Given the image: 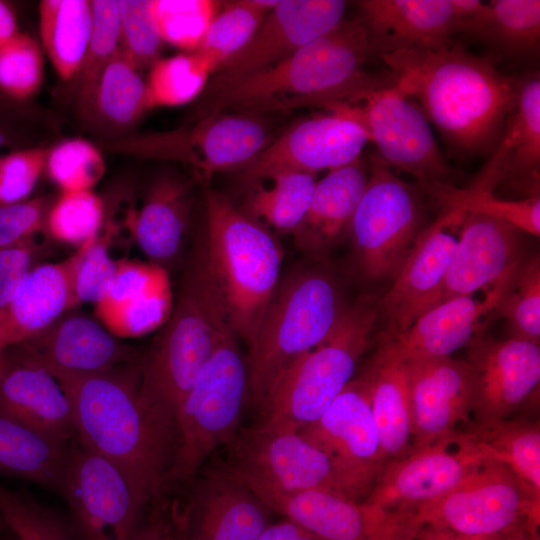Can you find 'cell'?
Here are the masks:
<instances>
[{
  "instance_id": "1",
  "label": "cell",
  "mask_w": 540,
  "mask_h": 540,
  "mask_svg": "<svg viewBox=\"0 0 540 540\" xmlns=\"http://www.w3.org/2000/svg\"><path fill=\"white\" fill-rule=\"evenodd\" d=\"M54 377L70 402L76 439L119 467L147 506L156 502L170 483L178 429L142 396L140 362Z\"/></svg>"
},
{
  "instance_id": "2",
  "label": "cell",
  "mask_w": 540,
  "mask_h": 540,
  "mask_svg": "<svg viewBox=\"0 0 540 540\" xmlns=\"http://www.w3.org/2000/svg\"><path fill=\"white\" fill-rule=\"evenodd\" d=\"M393 86L416 100L429 122L463 153L491 150L515 108L518 86L462 46L405 49L380 56Z\"/></svg>"
},
{
  "instance_id": "3",
  "label": "cell",
  "mask_w": 540,
  "mask_h": 540,
  "mask_svg": "<svg viewBox=\"0 0 540 540\" xmlns=\"http://www.w3.org/2000/svg\"><path fill=\"white\" fill-rule=\"evenodd\" d=\"M372 55L361 20L343 19L280 63L202 96L193 120L219 112L262 117L299 108L330 110L355 102L392 84L366 70Z\"/></svg>"
},
{
  "instance_id": "4",
  "label": "cell",
  "mask_w": 540,
  "mask_h": 540,
  "mask_svg": "<svg viewBox=\"0 0 540 540\" xmlns=\"http://www.w3.org/2000/svg\"><path fill=\"white\" fill-rule=\"evenodd\" d=\"M230 330L203 238L195 244L168 319L141 358L140 391L145 400L177 425L185 397Z\"/></svg>"
},
{
  "instance_id": "5",
  "label": "cell",
  "mask_w": 540,
  "mask_h": 540,
  "mask_svg": "<svg viewBox=\"0 0 540 540\" xmlns=\"http://www.w3.org/2000/svg\"><path fill=\"white\" fill-rule=\"evenodd\" d=\"M205 245L228 323L249 346L279 285L283 251L271 232L221 193L205 191Z\"/></svg>"
},
{
  "instance_id": "6",
  "label": "cell",
  "mask_w": 540,
  "mask_h": 540,
  "mask_svg": "<svg viewBox=\"0 0 540 540\" xmlns=\"http://www.w3.org/2000/svg\"><path fill=\"white\" fill-rule=\"evenodd\" d=\"M377 300L364 295L345 305L330 334L297 358L270 386L258 424L299 432L313 424L354 378L377 323Z\"/></svg>"
},
{
  "instance_id": "7",
  "label": "cell",
  "mask_w": 540,
  "mask_h": 540,
  "mask_svg": "<svg viewBox=\"0 0 540 540\" xmlns=\"http://www.w3.org/2000/svg\"><path fill=\"white\" fill-rule=\"evenodd\" d=\"M344 307L326 271H299L280 283L249 345L250 397L259 404L283 371L330 334Z\"/></svg>"
},
{
  "instance_id": "8",
  "label": "cell",
  "mask_w": 540,
  "mask_h": 540,
  "mask_svg": "<svg viewBox=\"0 0 540 540\" xmlns=\"http://www.w3.org/2000/svg\"><path fill=\"white\" fill-rule=\"evenodd\" d=\"M237 338L232 330L223 336L184 399L169 482L191 479L212 451L237 436L249 395L247 361Z\"/></svg>"
},
{
  "instance_id": "9",
  "label": "cell",
  "mask_w": 540,
  "mask_h": 540,
  "mask_svg": "<svg viewBox=\"0 0 540 540\" xmlns=\"http://www.w3.org/2000/svg\"><path fill=\"white\" fill-rule=\"evenodd\" d=\"M421 189L371 155L368 180L349 231L353 255L367 280L394 279L424 229Z\"/></svg>"
},
{
  "instance_id": "10",
  "label": "cell",
  "mask_w": 540,
  "mask_h": 540,
  "mask_svg": "<svg viewBox=\"0 0 540 540\" xmlns=\"http://www.w3.org/2000/svg\"><path fill=\"white\" fill-rule=\"evenodd\" d=\"M339 110L361 123L379 157L412 175L418 187L447 205L457 188L430 123L418 105L393 84L371 91Z\"/></svg>"
},
{
  "instance_id": "11",
  "label": "cell",
  "mask_w": 540,
  "mask_h": 540,
  "mask_svg": "<svg viewBox=\"0 0 540 540\" xmlns=\"http://www.w3.org/2000/svg\"><path fill=\"white\" fill-rule=\"evenodd\" d=\"M539 502L502 462L487 458L445 495L412 511L419 525L467 537H503L538 529Z\"/></svg>"
},
{
  "instance_id": "12",
  "label": "cell",
  "mask_w": 540,
  "mask_h": 540,
  "mask_svg": "<svg viewBox=\"0 0 540 540\" xmlns=\"http://www.w3.org/2000/svg\"><path fill=\"white\" fill-rule=\"evenodd\" d=\"M59 494L78 540H130L149 507L119 467L77 439L69 446Z\"/></svg>"
},
{
  "instance_id": "13",
  "label": "cell",
  "mask_w": 540,
  "mask_h": 540,
  "mask_svg": "<svg viewBox=\"0 0 540 540\" xmlns=\"http://www.w3.org/2000/svg\"><path fill=\"white\" fill-rule=\"evenodd\" d=\"M272 139L262 117L219 112L172 131L133 137L126 141V150L188 164L206 182L216 173L241 170Z\"/></svg>"
},
{
  "instance_id": "14",
  "label": "cell",
  "mask_w": 540,
  "mask_h": 540,
  "mask_svg": "<svg viewBox=\"0 0 540 540\" xmlns=\"http://www.w3.org/2000/svg\"><path fill=\"white\" fill-rule=\"evenodd\" d=\"M229 467L283 492L322 490L364 500L368 490L299 432L256 425L232 442Z\"/></svg>"
},
{
  "instance_id": "15",
  "label": "cell",
  "mask_w": 540,
  "mask_h": 540,
  "mask_svg": "<svg viewBox=\"0 0 540 540\" xmlns=\"http://www.w3.org/2000/svg\"><path fill=\"white\" fill-rule=\"evenodd\" d=\"M227 469L273 512L325 540H414L421 526L412 512L387 509L329 491L283 492Z\"/></svg>"
},
{
  "instance_id": "16",
  "label": "cell",
  "mask_w": 540,
  "mask_h": 540,
  "mask_svg": "<svg viewBox=\"0 0 540 540\" xmlns=\"http://www.w3.org/2000/svg\"><path fill=\"white\" fill-rule=\"evenodd\" d=\"M370 141L365 127L338 111L300 120L273 139L240 170L250 187L282 172L316 175L351 164Z\"/></svg>"
},
{
  "instance_id": "17",
  "label": "cell",
  "mask_w": 540,
  "mask_h": 540,
  "mask_svg": "<svg viewBox=\"0 0 540 540\" xmlns=\"http://www.w3.org/2000/svg\"><path fill=\"white\" fill-rule=\"evenodd\" d=\"M464 216L456 206L445 207L419 234L392 286L377 300L381 339L402 333L439 303Z\"/></svg>"
},
{
  "instance_id": "18",
  "label": "cell",
  "mask_w": 540,
  "mask_h": 540,
  "mask_svg": "<svg viewBox=\"0 0 540 540\" xmlns=\"http://www.w3.org/2000/svg\"><path fill=\"white\" fill-rule=\"evenodd\" d=\"M487 458L470 432L457 433L386 463L364 500L412 512L452 490Z\"/></svg>"
},
{
  "instance_id": "19",
  "label": "cell",
  "mask_w": 540,
  "mask_h": 540,
  "mask_svg": "<svg viewBox=\"0 0 540 540\" xmlns=\"http://www.w3.org/2000/svg\"><path fill=\"white\" fill-rule=\"evenodd\" d=\"M347 7L341 0H281L250 41L211 76L202 96L264 71L335 28Z\"/></svg>"
},
{
  "instance_id": "20",
  "label": "cell",
  "mask_w": 540,
  "mask_h": 540,
  "mask_svg": "<svg viewBox=\"0 0 540 540\" xmlns=\"http://www.w3.org/2000/svg\"><path fill=\"white\" fill-rule=\"evenodd\" d=\"M467 346L465 361L474 379V424L506 420L538 392V343L514 337L495 340L479 334Z\"/></svg>"
},
{
  "instance_id": "21",
  "label": "cell",
  "mask_w": 540,
  "mask_h": 540,
  "mask_svg": "<svg viewBox=\"0 0 540 540\" xmlns=\"http://www.w3.org/2000/svg\"><path fill=\"white\" fill-rule=\"evenodd\" d=\"M376 55L450 44L465 19L482 5L476 0H362L356 2Z\"/></svg>"
},
{
  "instance_id": "22",
  "label": "cell",
  "mask_w": 540,
  "mask_h": 540,
  "mask_svg": "<svg viewBox=\"0 0 540 540\" xmlns=\"http://www.w3.org/2000/svg\"><path fill=\"white\" fill-rule=\"evenodd\" d=\"M413 450L457 434L474 408V379L466 361L450 357L408 360Z\"/></svg>"
},
{
  "instance_id": "23",
  "label": "cell",
  "mask_w": 540,
  "mask_h": 540,
  "mask_svg": "<svg viewBox=\"0 0 540 540\" xmlns=\"http://www.w3.org/2000/svg\"><path fill=\"white\" fill-rule=\"evenodd\" d=\"M299 433L370 492L384 462L362 374L349 382L317 421Z\"/></svg>"
},
{
  "instance_id": "24",
  "label": "cell",
  "mask_w": 540,
  "mask_h": 540,
  "mask_svg": "<svg viewBox=\"0 0 540 540\" xmlns=\"http://www.w3.org/2000/svg\"><path fill=\"white\" fill-rule=\"evenodd\" d=\"M174 513L183 540H258L273 511L225 469L203 477L188 508Z\"/></svg>"
},
{
  "instance_id": "25",
  "label": "cell",
  "mask_w": 540,
  "mask_h": 540,
  "mask_svg": "<svg viewBox=\"0 0 540 540\" xmlns=\"http://www.w3.org/2000/svg\"><path fill=\"white\" fill-rule=\"evenodd\" d=\"M0 413L56 441L76 440L62 386L20 344L0 351Z\"/></svg>"
},
{
  "instance_id": "26",
  "label": "cell",
  "mask_w": 540,
  "mask_h": 540,
  "mask_svg": "<svg viewBox=\"0 0 540 540\" xmlns=\"http://www.w3.org/2000/svg\"><path fill=\"white\" fill-rule=\"evenodd\" d=\"M18 344L53 376L104 373L142 358L101 323L79 314L60 316Z\"/></svg>"
},
{
  "instance_id": "27",
  "label": "cell",
  "mask_w": 540,
  "mask_h": 540,
  "mask_svg": "<svg viewBox=\"0 0 540 540\" xmlns=\"http://www.w3.org/2000/svg\"><path fill=\"white\" fill-rule=\"evenodd\" d=\"M517 267L485 289L483 296L474 293L449 298L426 311L402 333L380 342L406 361L450 357L479 335L484 319L498 311Z\"/></svg>"
},
{
  "instance_id": "28",
  "label": "cell",
  "mask_w": 540,
  "mask_h": 540,
  "mask_svg": "<svg viewBox=\"0 0 540 540\" xmlns=\"http://www.w3.org/2000/svg\"><path fill=\"white\" fill-rule=\"evenodd\" d=\"M520 262L519 230L493 217L465 212L439 303L491 287Z\"/></svg>"
},
{
  "instance_id": "29",
  "label": "cell",
  "mask_w": 540,
  "mask_h": 540,
  "mask_svg": "<svg viewBox=\"0 0 540 540\" xmlns=\"http://www.w3.org/2000/svg\"><path fill=\"white\" fill-rule=\"evenodd\" d=\"M173 304L164 267L124 259L117 261L113 282L106 296L95 304V315L117 338H132L161 327Z\"/></svg>"
},
{
  "instance_id": "30",
  "label": "cell",
  "mask_w": 540,
  "mask_h": 540,
  "mask_svg": "<svg viewBox=\"0 0 540 540\" xmlns=\"http://www.w3.org/2000/svg\"><path fill=\"white\" fill-rule=\"evenodd\" d=\"M540 81L533 76L518 86L517 102L496 148L475 181L463 191H488L501 183L539 195Z\"/></svg>"
},
{
  "instance_id": "31",
  "label": "cell",
  "mask_w": 540,
  "mask_h": 540,
  "mask_svg": "<svg viewBox=\"0 0 540 540\" xmlns=\"http://www.w3.org/2000/svg\"><path fill=\"white\" fill-rule=\"evenodd\" d=\"M81 247L58 263L37 265L0 309V351L24 342L74 307L71 279Z\"/></svg>"
},
{
  "instance_id": "32",
  "label": "cell",
  "mask_w": 540,
  "mask_h": 540,
  "mask_svg": "<svg viewBox=\"0 0 540 540\" xmlns=\"http://www.w3.org/2000/svg\"><path fill=\"white\" fill-rule=\"evenodd\" d=\"M362 376L385 465L413 451L407 362L380 342Z\"/></svg>"
},
{
  "instance_id": "33",
  "label": "cell",
  "mask_w": 540,
  "mask_h": 540,
  "mask_svg": "<svg viewBox=\"0 0 540 540\" xmlns=\"http://www.w3.org/2000/svg\"><path fill=\"white\" fill-rule=\"evenodd\" d=\"M367 180L368 167L358 158L316 181L306 213L292 233L297 247L311 254L333 247L349 231Z\"/></svg>"
},
{
  "instance_id": "34",
  "label": "cell",
  "mask_w": 540,
  "mask_h": 540,
  "mask_svg": "<svg viewBox=\"0 0 540 540\" xmlns=\"http://www.w3.org/2000/svg\"><path fill=\"white\" fill-rule=\"evenodd\" d=\"M190 184L173 176L158 179L130 227L134 239L152 263L164 267L178 254L189 220Z\"/></svg>"
},
{
  "instance_id": "35",
  "label": "cell",
  "mask_w": 540,
  "mask_h": 540,
  "mask_svg": "<svg viewBox=\"0 0 540 540\" xmlns=\"http://www.w3.org/2000/svg\"><path fill=\"white\" fill-rule=\"evenodd\" d=\"M70 444L56 441L0 413L2 476L24 479L60 493Z\"/></svg>"
},
{
  "instance_id": "36",
  "label": "cell",
  "mask_w": 540,
  "mask_h": 540,
  "mask_svg": "<svg viewBox=\"0 0 540 540\" xmlns=\"http://www.w3.org/2000/svg\"><path fill=\"white\" fill-rule=\"evenodd\" d=\"M92 5L87 0H42L39 31L42 45L62 80L79 75L92 32Z\"/></svg>"
},
{
  "instance_id": "37",
  "label": "cell",
  "mask_w": 540,
  "mask_h": 540,
  "mask_svg": "<svg viewBox=\"0 0 540 540\" xmlns=\"http://www.w3.org/2000/svg\"><path fill=\"white\" fill-rule=\"evenodd\" d=\"M465 32L510 56L538 50L540 39L539 0H494L465 19Z\"/></svg>"
},
{
  "instance_id": "38",
  "label": "cell",
  "mask_w": 540,
  "mask_h": 540,
  "mask_svg": "<svg viewBox=\"0 0 540 540\" xmlns=\"http://www.w3.org/2000/svg\"><path fill=\"white\" fill-rule=\"evenodd\" d=\"M147 110L145 82L118 49L101 71L84 116L105 129L124 131Z\"/></svg>"
},
{
  "instance_id": "39",
  "label": "cell",
  "mask_w": 540,
  "mask_h": 540,
  "mask_svg": "<svg viewBox=\"0 0 540 540\" xmlns=\"http://www.w3.org/2000/svg\"><path fill=\"white\" fill-rule=\"evenodd\" d=\"M249 187L240 209L248 217L279 234H292L309 206L316 175L304 172H282Z\"/></svg>"
},
{
  "instance_id": "40",
  "label": "cell",
  "mask_w": 540,
  "mask_h": 540,
  "mask_svg": "<svg viewBox=\"0 0 540 540\" xmlns=\"http://www.w3.org/2000/svg\"><path fill=\"white\" fill-rule=\"evenodd\" d=\"M471 434L489 453L504 463L525 489L540 500V429L537 423L509 421L471 424Z\"/></svg>"
},
{
  "instance_id": "41",
  "label": "cell",
  "mask_w": 540,
  "mask_h": 540,
  "mask_svg": "<svg viewBox=\"0 0 540 540\" xmlns=\"http://www.w3.org/2000/svg\"><path fill=\"white\" fill-rule=\"evenodd\" d=\"M279 0H239L222 2L201 42L192 51L202 58L212 74L238 53L253 37Z\"/></svg>"
},
{
  "instance_id": "42",
  "label": "cell",
  "mask_w": 540,
  "mask_h": 540,
  "mask_svg": "<svg viewBox=\"0 0 540 540\" xmlns=\"http://www.w3.org/2000/svg\"><path fill=\"white\" fill-rule=\"evenodd\" d=\"M211 76L208 64L194 52L157 59L145 83L148 110L191 102L204 92Z\"/></svg>"
},
{
  "instance_id": "43",
  "label": "cell",
  "mask_w": 540,
  "mask_h": 540,
  "mask_svg": "<svg viewBox=\"0 0 540 540\" xmlns=\"http://www.w3.org/2000/svg\"><path fill=\"white\" fill-rule=\"evenodd\" d=\"M92 32L78 82V106L84 115L91 101L96 82L120 44L119 1L93 0Z\"/></svg>"
},
{
  "instance_id": "44",
  "label": "cell",
  "mask_w": 540,
  "mask_h": 540,
  "mask_svg": "<svg viewBox=\"0 0 540 540\" xmlns=\"http://www.w3.org/2000/svg\"><path fill=\"white\" fill-rule=\"evenodd\" d=\"M0 510L20 540H78L69 521L25 491L0 484Z\"/></svg>"
},
{
  "instance_id": "45",
  "label": "cell",
  "mask_w": 540,
  "mask_h": 540,
  "mask_svg": "<svg viewBox=\"0 0 540 540\" xmlns=\"http://www.w3.org/2000/svg\"><path fill=\"white\" fill-rule=\"evenodd\" d=\"M213 0H152L153 15L163 42L194 51L221 9Z\"/></svg>"
},
{
  "instance_id": "46",
  "label": "cell",
  "mask_w": 540,
  "mask_h": 540,
  "mask_svg": "<svg viewBox=\"0 0 540 540\" xmlns=\"http://www.w3.org/2000/svg\"><path fill=\"white\" fill-rule=\"evenodd\" d=\"M103 215L102 200L92 190L62 192L45 227L54 239L80 246L98 235Z\"/></svg>"
},
{
  "instance_id": "47",
  "label": "cell",
  "mask_w": 540,
  "mask_h": 540,
  "mask_svg": "<svg viewBox=\"0 0 540 540\" xmlns=\"http://www.w3.org/2000/svg\"><path fill=\"white\" fill-rule=\"evenodd\" d=\"M498 311L507 319L514 338L539 344L540 262L534 257L517 267Z\"/></svg>"
},
{
  "instance_id": "48",
  "label": "cell",
  "mask_w": 540,
  "mask_h": 540,
  "mask_svg": "<svg viewBox=\"0 0 540 540\" xmlns=\"http://www.w3.org/2000/svg\"><path fill=\"white\" fill-rule=\"evenodd\" d=\"M46 167L62 192L91 190L105 173L99 149L81 138L64 140L49 150Z\"/></svg>"
},
{
  "instance_id": "49",
  "label": "cell",
  "mask_w": 540,
  "mask_h": 540,
  "mask_svg": "<svg viewBox=\"0 0 540 540\" xmlns=\"http://www.w3.org/2000/svg\"><path fill=\"white\" fill-rule=\"evenodd\" d=\"M43 56L29 35L19 33L0 49V94L23 101L32 97L43 81Z\"/></svg>"
},
{
  "instance_id": "50",
  "label": "cell",
  "mask_w": 540,
  "mask_h": 540,
  "mask_svg": "<svg viewBox=\"0 0 540 540\" xmlns=\"http://www.w3.org/2000/svg\"><path fill=\"white\" fill-rule=\"evenodd\" d=\"M121 53L139 70L157 60L162 39L152 0H118Z\"/></svg>"
},
{
  "instance_id": "51",
  "label": "cell",
  "mask_w": 540,
  "mask_h": 540,
  "mask_svg": "<svg viewBox=\"0 0 540 540\" xmlns=\"http://www.w3.org/2000/svg\"><path fill=\"white\" fill-rule=\"evenodd\" d=\"M456 206L464 212L481 213L504 221L519 231L540 235V198L528 196L519 200L497 198L493 192L466 193L457 189L446 206Z\"/></svg>"
},
{
  "instance_id": "52",
  "label": "cell",
  "mask_w": 540,
  "mask_h": 540,
  "mask_svg": "<svg viewBox=\"0 0 540 540\" xmlns=\"http://www.w3.org/2000/svg\"><path fill=\"white\" fill-rule=\"evenodd\" d=\"M73 269L71 288L74 307L81 303L97 304L107 294L117 268L108 245L99 235L86 241Z\"/></svg>"
},
{
  "instance_id": "53",
  "label": "cell",
  "mask_w": 540,
  "mask_h": 540,
  "mask_svg": "<svg viewBox=\"0 0 540 540\" xmlns=\"http://www.w3.org/2000/svg\"><path fill=\"white\" fill-rule=\"evenodd\" d=\"M49 149L33 147L0 157V206L23 201L46 166Z\"/></svg>"
},
{
  "instance_id": "54",
  "label": "cell",
  "mask_w": 540,
  "mask_h": 540,
  "mask_svg": "<svg viewBox=\"0 0 540 540\" xmlns=\"http://www.w3.org/2000/svg\"><path fill=\"white\" fill-rule=\"evenodd\" d=\"M48 211L43 197L0 206V248L33 238L45 227Z\"/></svg>"
},
{
  "instance_id": "55",
  "label": "cell",
  "mask_w": 540,
  "mask_h": 540,
  "mask_svg": "<svg viewBox=\"0 0 540 540\" xmlns=\"http://www.w3.org/2000/svg\"><path fill=\"white\" fill-rule=\"evenodd\" d=\"M39 246L28 239L19 244L0 248V309L15 294L27 275L39 264Z\"/></svg>"
},
{
  "instance_id": "56",
  "label": "cell",
  "mask_w": 540,
  "mask_h": 540,
  "mask_svg": "<svg viewBox=\"0 0 540 540\" xmlns=\"http://www.w3.org/2000/svg\"><path fill=\"white\" fill-rule=\"evenodd\" d=\"M130 540H176L173 506L157 501L148 507Z\"/></svg>"
},
{
  "instance_id": "57",
  "label": "cell",
  "mask_w": 540,
  "mask_h": 540,
  "mask_svg": "<svg viewBox=\"0 0 540 540\" xmlns=\"http://www.w3.org/2000/svg\"><path fill=\"white\" fill-rule=\"evenodd\" d=\"M258 540H325L302 525L284 518L272 522L264 530Z\"/></svg>"
},
{
  "instance_id": "58",
  "label": "cell",
  "mask_w": 540,
  "mask_h": 540,
  "mask_svg": "<svg viewBox=\"0 0 540 540\" xmlns=\"http://www.w3.org/2000/svg\"><path fill=\"white\" fill-rule=\"evenodd\" d=\"M503 537H467L456 534L449 530L421 525L414 540H503Z\"/></svg>"
},
{
  "instance_id": "59",
  "label": "cell",
  "mask_w": 540,
  "mask_h": 540,
  "mask_svg": "<svg viewBox=\"0 0 540 540\" xmlns=\"http://www.w3.org/2000/svg\"><path fill=\"white\" fill-rule=\"evenodd\" d=\"M19 34L17 21L12 8L0 1V49Z\"/></svg>"
},
{
  "instance_id": "60",
  "label": "cell",
  "mask_w": 540,
  "mask_h": 540,
  "mask_svg": "<svg viewBox=\"0 0 540 540\" xmlns=\"http://www.w3.org/2000/svg\"><path fill=\"white\" fill-rule=\"evenodd\" d=\"M16 142V133L5 118L0 117V149L13 145Z\"/></svg>"
},
{
  "instance_id": "61",
  "label": "cell",
  "mask_w": 540,
  "mask_h": 540,
  "mask_svg": "<svg viewBox=\"0 0 540 540\" xmlns=\"http://www.w3.org/2000/svg\"><path fill=\"white\" fill-rule=\"evenodd\" d=\"M503 540H538V534L536 530L522 527L505 535Z\"/></svg>"
},
{
  "instance_id": "62",
  "label": "cell",
  "mask_w": 540,
  "mask_h": 540,
  "mask_svg": "<svg viewBox=\"0 0 540 540\" xmlns=\"http://www.w3.org/2000/svg\"><path fill=\"white\" fill-rule=\"evenodd\" d=\"M0 540H20L9 528L0 532Z\"/></svg>"
},
{
  "instance_id": "63",
  "label": "cell",
  "mask_w": 540,
  "mask_h": 540,
  "mask_svg": "<svg viewBox=\"0 0 540 540\" xmlns=\"http://www.w3.org/2000/svg\"><path fill=\"white\" fill-rule=\"evenodd\" d=\"M7 528H8V526H7V524L5 522V519H4L3 515H2V512L0 510V532L6 530Z\"/></svg>"
},
{
  "instance_id": "64",
  "label": "cell",
  "mask_w": 540,
  "mask_h": 540,
  "mask_svg": "<svg viewBox=\"0 0 540 540\" xmlns=\"http://www.w3.org/2000/svg\"><path fill=\"white\" fill-rule=\"evenodd\" d=\"M4 98L1 94H0V99Z\"/></svg>"
}]
</instances>
